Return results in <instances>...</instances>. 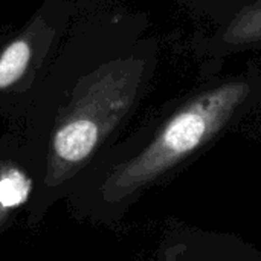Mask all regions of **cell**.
I'll return each mask as SVG.
<instances>
[{"mask_svg":"<svg viewBox=\"0 0 261 261\" xmlns=\"http://www.w3.org/2000/svg\"><path fill=\"white\" fill-rule=\"evenodd\" d=\"M249 86L242 81L210 89L179 109L153 142L113 177L116 196L128 194L154 180L202 147L229 121L246 99Z\"/></svg>","mask_w":261,"mask_h":261,"instance_id":"6da1fadb","label":"cell"},{"mask_svg":"<svg viewBox=\"0 0 261 261\" xmlns=\"http://www.w3.org/2000/svg\"><path fill=\"white\" fill-rule=\"evenodd\" d=\"M226 46H246L261 41V0L240 12L223 35Z\"/></svg>","mask_w":261,"mask_h":261,"instance_id":"3957f363","label":"cell"},{"mask_svg":"<svg viewBox=\"0 0 261 261\" xmlns=\"http://www.w3.org/2000/svg\"><path fill=\"white\" fill-rule=\"evenodd\" d=\"M99 124L89 118H80L61 127L54 138V151L66 164H78L87 159L99 141Z\"/></svg>","mask_w":261,"mask_h":261,"instance_id":"7a4b0ae2","label":"cell"},{"mask_svg":"<svg viewBox=\"0 0 261 261\" xmlns=\"http://www.w3.org/2000/svg\"><path fill=\"white\" fill-rule=\"evenodd\" d=\"M31 57L29 44L23 40L11 43L0 55V89L15 83L24 72Z\"/></svg>","mask_w":261,"mask_h":261,"instance_id":"277c9868","label":"cell"},{"mask_svg":"<svg viewBox=\"0 0 261 261\" xmlns=\"http://www.w3.org/2000/svg\"><path fill=\"white\" fill-rule=\"evenodd\" d=\"M31 180L20 171L11 170L0 177V205L6 210L20 208L29 199Z\"/></svg>","mask_w":261,"mask_h":261,"instance_id":"5b68a950","label":"cell"}]
</instances>
